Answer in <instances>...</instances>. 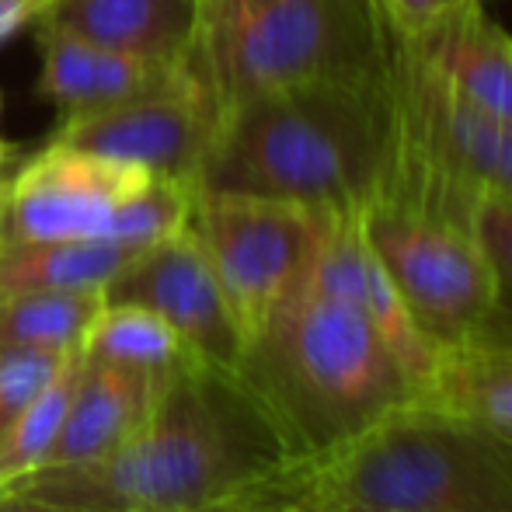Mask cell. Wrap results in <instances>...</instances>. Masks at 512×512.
<instances>
[{"label":"cell","instance_id":"cell-1","mask_svg":"<svg viewBox=\"0 0 512 512\" xmlns=\"http://www.w3.org/2000/svg\"><path fill=\"white\" fill-rule=\"evenodd\" d=\"M290 464L237 370L192 359L161 377L140 429L105 460L42 467L7 488L105 512H206L251 499Z\"/></svg>","mask_w":512,"mask_h":512},{"label":"cell","instance_id":"cell-2","mask_svg":"<svg viewBox=\"0 0 512 512\" xmlns=\"http://www.w3.org/2000/svg\"><path fill=\"white\" fill-rule=\"evenodd\" d=\"M391 140L384 70L251 95L216 115L196 192H234L310 209L373 196Z\"/></svg>","mask_w":512,"mask_h":512},{"label":"cell","instance_id":"cell-3","mask_svg":"<svg viewBox=\"0 0 512 512\" xmlns=\"http://www.w3.org/2000/svg\"><path fill=\"white\" fill-rule=\"evenodd\" d=\"M265 512H512V443L405 401L345 443L293 460Z\"/></svg>","mask_w":512,"mask_h":512},{"label":"cell","instance_id":"cell-4","mask_svg":"<svg viewBox=\"0 0 512 512\" xmlns=\"http://www.w3.org/2000/svg\"><path fill=\"white\" fill-rule=\"evenodd\" d=\"M237 377L269 411L293 460L317 457L411 401L363 304L307 276L244 345Z\"/></svg>","mask_w":512,"mask_h":512},{"label":"cell","instance_id":"cell-5","mask_svg":"<svg viewBox=\"0 0 512 512\" xmlns=\"http://www.w3.org/2000/svg\"><path fill=\"white\" fill-rule=\"evenodd\" d=\"M377 0H206L189 74L213 115L251 95L384 70Z\"/></svg>","mask_w":512,"mask_h":512},{"label":"cell","instance_id":"cell-6","mask_svg":"<svg viewBox=\"0 0 512 512\" xmlns=\"http://www.w3.org/2000/svg\"><path fill=\"white\" fill-rule=\"evenodd\" d=\"M384 84L391 140L380 175L512 203V122L460 98L391 25Z\"/></svg>","mask_w":512,"mask_h":512},{"label":"cell","instance_id":"cell-7","mask_svg":"<svg viewBox=\"0 0 512 512\" xmlns=\"http://www.w3.org/2000/svg\"><path fill=\"white\" fill-rule=\"evenodd\" d=\"M363 227L415 324L436 349L478 335L495 293L478 227L391 203H363Z\"/></svg>","mask_w":512,"mask_h":512},{"label":"cell","instance_id":"cell-8","mask_svg":"<svg viewBox=\"0 0 512 512\" xmlns=\"http://www.w3.org/2000/svg\"><path fill=\"white\" fill-rule=\"evenodd\" d=\"M321 209L283 199L196 192L192 230L203 241L244 345L304 279Z\"/></svg>","mask_w":512,"mask_h":512},{"label":"cell","instance_id":"cell-9","mask_svg":"<svg viewBox=\"0 0 512 512\" xmlns=\"http://www.w3.org/2000/svg\"><path fill=\"white\" fill-rule=\"evenodd\" d=\"M150 178L136 164L49 140L11 175L4 244L108 237L115 209Z\"/></svg>","mask_w":512,"mask_h":512},{"label":"cell","instance_id":"cell-10","mask_svg":"<svg viewBox=\"0 0 512 512\" xmlns=\"http://www.w3.org/2000/svg\"><path fill=\"white\" fill-rule=\"evenodd\" d=\"M105 304L147 307L182 338L192 356L209 366L237 370L241 363L244 338L192 223L140 251L105 286Z\"/></svg>","mask_w":512,"mask_h":512},{"label":"cell","instance_id":"cell-11","mask_svg":"<svg viewBox=\"0 0 512 512\" xmlns=\"http://www.w3.org/2000/svg\"><path fill=\"white\" fill-rule=\"evenodd\" d=\"M216 115L196 81L161 95L105 108V112L63 119L53 140L67 147L102 154L150 171L157 178H175L196 189L199 171L213 143Z\"/></svg>","mask_w":512,"mask_h":512},{"label":"cell","instance_id":"cell-12","mask_svg":"<svg viewBox=\"0 0 512 512\" xmlns=\"http://www.w3.org/2000/svg\"><path fill=\"white\" fill-rule=\"evenodd\" d=\"M35 42L42 53L39 95L60 108L63 119L105 112V108L196 81L189 67H171V63L102 49L53 25H35Z\"/></svg>","mask_w":512,"mask_h":512},{"label":"cell","instance_id":"cell-13","mask_svg":"<svg viewBox=\"0 0 512 512\" xmlns=\"http://www.w3.org/2000/svg\"><path fill=\"white\" fill-rule=\"evenodd\" d=\"M206 0H49L32 25H53L102 49L189 67Z\"/></svg>","mask_w":512,"mask_h":512},{"label":"cell","instance_id":"cell-14","mask_svg":"<svg viewBox=\"0 0 512 512\" xmlns=\"http://www.w3.org/2000/svg\"><path fill=\"white\" fill-rule=\"evenodd\" d=\"M408 46L460 98L512 122V35L488 14L485 0H457Z\"/></svg>","mask_w":512,"mask_h":512},{"label":"cell","instance_id":"cell-15","mask_svg":"<svg viewBox=\"0 0 512 512\" xmlns=\"http://www.w3.org/2000/svg\"><path fill=\"white\" fill-rule=\"evenodd\" d=\"M157 384H161V377L147 370L84 356L74 401H70L60 436H56L42 467L95 464V460L115 453L147 418Z\"/></svg>","mask_w":512,"mask_h":512},{"label":"cell","instance_id":"cell-16","mask_svg":"<svg viewBox=\"0 0 512 512\" xmlns=\"http://www.w3.org/2000/svg\"><path fill=\"white\" fill-rule=\"evenodd\" d=\"M411 401L432 405L446 415L485 425L488 432L512 436V342L464 338L439 349L432 377Z\"/></svg>","mask_w":512,"mask_h":512},{"label":"cell","instance_id":"cell-17","mask_svg":"<svg viewBox=\"0 0 512 512\" xmlns=\"http://www.w3.org/2000/svg\"><path fill=\"white\" fill-rule=\"evenodd\" d=\"M140 255L115 237L18 241L0 248V293L105 290Z\"/></svg>","mask_w":512,"mask_h":512},{"label":"cell","instance_id":"cell-18","mask_svg":"<svg viewBox=\"0 0 512 512\" xmlns=\"http://www.w3.org/2000/svg\"><path fill=\"white\" fill-rule=\"evenodd\" d=\"M102 310L105 290L0 293V345L77 352Z\"/></svg>","mask_w":512,"mask_h":512},{"label":"cell","instance_id":"cell-19","mask_svg":"<svg viewBox=\"0 0 512 512\" xmlns=\"http://www.w3.org/2000/svg\"><path fill=\"white\" fill-rule=\"evenodd\" d=\"M84 356L102 359V363L136 366V370H147L154 377L175 373L178 366L196 359L161 317L136 304H105V310L91 324L88 338H84Z\"/></svg>","mask_w":512,"mask_h":512},{"label":"cell","instance_id":"cell-20","mask_svg":"<svg viewBox=\"0 0 512 512\" xmlns=\"http://www.w3.org/2000/svg\"><path fill=\"white\" fill-rule=\"evenodd\" d=\"M81 366H84V349L67 359L60 377L49 384V391L35 405H28L0 432V488L28 478V474L46 464L49 450H53L56 436H60L63 418H67L70 401H74Z\"/></svg>","mask_w":512,"mask_h":512},{"label":"cell","instance_id":"cell-21","mask_svg":"<svg viewBox=\"0 0 512 512\" xmlns=\"http://www.w3.org/2000/svg\"><path fill=\"white\" fill-rule=\"evenodd\" d=\"M192 209H196V189L192 185L154 175L115 209L108 237H115V241L129 244L136 251H147L157 241L189 227Z\"/></svg>","mask_w":512,"mask_h":512},{"label":"cell","instance_id":"cell-22","mask_svg":"<svg viewBox=\"0 0 512 512\" xmlns=\"http://www.w3.org/2000/svg\"><path fill=\"white\" fill-rule=\"evenodd\" d=\"M478 237L485 244V255L492 262V310L488 321L474 338H495L512 342V203L506 199H485L478 213Z\"/></svg>","mask_w":512,"mask_h":512},{"label":"cell","instance_id":"cell-23","mask_svg":"<svg viewBox=\"0 0 512 512\" xmlns=\"http://www.w3.org/2000/svg\"><path fill=\"white\" fill-rule=\"evenodd\" d=\"M70 356L74 352L35 349V345H0V432L49 391V384L60 377Z\"/></svg>","mask_w":512,"mask_h":512},{"label":"cell","instance_id":"cell-24","mask_svg":"<svg viewBox=\"0 0 512 512\" xmlns=\"http://www.w3.org/2000/svg\"><path fill=\"white\" fill-rule=\"evenodd\" d=\"M380 11H384L387 25L401 35V39L415 42L450 11L457 0H377Z\"/></svg>","mask_w":512,"mask_h":512},{"label":"cell","instance_id":"cell-25","mask_svg":"<svg viewBox=\"0 0 512 512\" xmlns=\"http://www.w3.org/2000/svg\"><path fill=\"white\" fill-rule=\"evenodd\" d=\"M0 512H105V509L67 506V502H49L25 492H14V488H0Z\"/></svg>","mask_w":512,"mask_h":512},{"label":"cell","instance_id":"cell-26","mask_svg":"<svg viewBox=\"0 0 512 512\" xmlns=\"http://www.w3.org/2000/svg\"><path fill=\"white\" fill-rule=\"evenodd\" d=\"M0 112H4V98H0ZM21 161H25V157H21V150L14 147L11 140H4V136H0V175H14Z\"/></svg>","mask_w":512,"mask_h":512},{"label":"cell","instance_id":"cell-27","mask_svg":"<svg viewBox=\"0 0 512 512\" xmlns=\"http://www.w3.org/2000/svg\"><path fill=\"white\" fill-rule=\"evenodd\" d=\"M206 512H265L262 509V492L251 495V499H244V502H234V506H220V509H206Z\"/></svg>","mask_w":512,"mask_h":512},{"label":"cell","instance_id":"cell-28","mask_svg":"<svg viewBox=\"0 0 512 512\" xmlns=\"http://www.w3.org/2000/svg\"><path fill=\"white\" fill-rule=\"evenodd\" d=\"M7 185H11V175H0V248H4V209H7Z\"/></svg>","mask_w":512,"mask_h":512},{"label":"cell","instance_id":"cell-29","mask_svg":"<svg viewBox=\"0 0 512 512\" xmlns=\"http://www.w3.org/2000/svg\"><path fill=\"white\" fill-rule=\"evenodd\" d=\"M506 443H512V436H509V439H506Z\"/></svg>","mask_w":512,"mask_h":512}]
</instances>
